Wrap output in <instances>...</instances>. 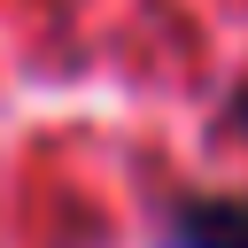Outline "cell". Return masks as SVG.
Wrapping results in <instances>:
<instances>
[{"label": "cell", "instance_id": "obj_1", "mask_svg": "<svg viewBox=\"0 0 248 248\" xmlns=\"http://www.w3.org/2000/svg\"><path fill=\"white\" fill-rule=\"evenodd\" d=\"M163 248H248V194H178L155 217Z\"/></svg>", "mask_w": 248, "mask_h": 248}, {"label": "cell", "instance_id": "obj_2", "mask_svg": "<svg viewBox=\"0 0 248 248\" xmlns=\"http://www.w3.org/2000/svg\"><path fill=\"white\" fill-rule=\"evenodd\" d=\"M225 124H232V132L248 140V85H232V101H225Z\"/></svg>", "mask_w": 248, "mask_h": 248}]
</instances>
